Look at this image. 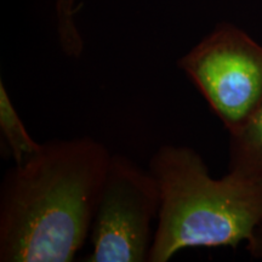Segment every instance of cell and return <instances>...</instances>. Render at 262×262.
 <instances>
[{
  "label": "cell",
  "instance_id": "obj_6",
  "mask_svg": "<svg viewBox=\"0 0 262 262\" xmlns=\"http://www.w3.org/2000/svg\"><path fill=\"white\" fill-rule=\"evenodd\" d=\"M0 130L15 164L27 162L40 152L44 145L33 140L28 134L3 80H0Z\"/></svg>",
  "mask_w": 262,
  "mask_h": 262
},
{
  "label": "cell",
  "instance_id": "obj_5",
  "mask_svg": "<svg viewBox=\"0 0 262 262\" xmlns=\"http://www.w3.org/2000/svg\"><path fill=\"white\" fill-rule=\"evenodd\" d=\"M228 171L262 183V101L247 122L229 134Z\"/></svg>",
  "mask_w": 262,
  "mask_h": 262
},
{
  "label": "cell",
  "instance_id": "obj_7",
  "mask_svg": "<svg viewBox=\"0 0 262 262\" xmlns=\"http://www.w3.org/2000/svg\"><path fill=\"white\" fill-rule=\"evenodd\" d=\"M75 14L77 8L74 0H56L57 31L61 47L68 56L79 57L84 42L75 25Z\"/></svg>",
  "mask_w": 262,
  "mask_h": 262
},
{
  "label": "cell",
  "instance_id": "obj_3",
  "mask_svg": "<svg viewBox=\"0 0 262 262\" xmlns=\"http://www.w3.org/2000/svg\"><path fill=\"white\" fill-rule=\"evenodd\" d=\"M228 134L247 122L262 101V45L222 22L178 62Z\"/></svg>",
  "mask_w": 262,
  "mask_h": 262
},
{
  "label": "cell",
  "instance_id": "obj_1",
  "mask_svg": "<svg viewBox=\"0 0 262 262\" xmlns=\"http://www.w3.org/2000/svg\"><path fill=\"white\" fill-rule=\"evenodd\" d=\"M111 155L91 137L55 140L0 186V261L70 262L90 235Z\"/></svg>",
  "mask_w": 262,
  "mask_h": 262
},
{
  "label": "cell",
  "instance_id": "obj_4",
  "mask_svg": "<svg viewBox=\"0 0 262 262\" xmlns=\"http://www.w3.org/2000/svg\"><path fill=\"white\" fill-rule=\"evenodd\" d=\"M159 188L149 170L112 155L90 229L89 262H145L158 217Z\"/></svg>",
  "mask_w": 262,
  "mask_h": 262
},
{
  "label": "cell",
  "instance_id": "obj_8",
  "mask_svg": "<svg viewBox=\"0 0 262 262\" xmlns=\"http://www.w3.org/2000/svg\"><path fill=\"white\" fill-rule=\"evenodd\" d=\"M247 250L253 258L262 260V219L247 242Z\"/></svg>",
  "mask_w": 262,
  "mask_h": 262
},
{
  "label": "cell",
  "instance_id": "obj_2",
  "mask_svg": "<svg viewBox=\"0 0 262 262\" xmlns=\"http://www.w3.org/2000/svg\"><path fill=\"white\" fill-rule=\"evenodd\" d=\"M148 170L160 198L149 262H166L187 248H235L262 219V183L229 171L212 178L191 147L162 146Z\"/></svg>",
  "mask_w": 262,
  "mask_h": 262
}]
</instances>
